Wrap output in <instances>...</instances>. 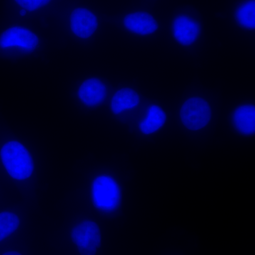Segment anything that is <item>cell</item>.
<instances>
[{"instance_id": "cell-11", "label": "cell", "mask_w": 255, "mask_h": 255, "mask_svg": "<svg viewBox=\"0 0 255 255\" xmlns=\"http://www.w3.org/2000/svg\"><path fill=\"white\" fill-rule=\"evenodd\" d=\"M167 115L161 106L149 105L138 123V129L142 134L150 135L158 132L165 125Z\"/></svg>"}, {"instance_id": "cell-3", "label": "cell", "mask_w": 255, "mask_h": 255, "mask_svg": "<svg viewBox=\"0 0 255 255\" xmlns=\"http://www.w3.org/2000/svg\"><path fill=\"white\" fill-rule=\"evenodd\" d=\"M212 116V107L209 101L201 96L188 97L179 109L182 125L191 131H199L207 127Z\"/></svg>"}, {"instance_id": "cell-9", "label": "cell", "mask_w": 255, "mask_h": 255, "mask_svg": "<svg viewBox=\"0 0 255 255\" xmlns=\"http://www.w3.org/2000/svg\"><path fill=\"white\" fill-rule=\"evenodd\" d=\"M78 100L87 108H97L108 98L109 89L102 79L90 78L80 84L77 92Z\"/></svg>"}, {"instance_id": "cell-14", "label": "cell", "mask_w": 255, "mask_h": 255, "mask_svg": "<svg viewBox=\"0 0 255 255\" xmlns=\"http://www.w3.org/2000/svg\"><path fill=\"white\" fill-rule=\"evenodd\" d=\"M21 224L19 216L11 211L0 212V243L11 237L18 231Z\"/></svg>"}, {"instance_id": "cell-13", "label": "cell", "mask_w": 255, "mask_h": 255, "mask_svg": "<svg viewBox=\"0 0 255 255\" xmlns=\"http://www.w3.org/2000/svg\"><path fill=\"white\" fill-rule=\"evenodd\" d=\"M235 21L242 29H255V0H245L235 10Z\"/></svg>"}, {"instance_id": "cell-4", "label": "cell", "mask_w": 255, "mask_h": 255, "mask_svg": "<svg viewBox=\"0 0 255 255\" xmlns=\"http://www.w3.org/2000/svg\"><path fill=\"white\" fill-rule=\"evenodd\" d=\"M70 238L80 255H96L102 244L100 226L92 220H83L75 225Z\"/></svg>"}, {"instance_id": "cell-6", "label": "cell", "mask_w": 255, "mask_h": 255, "mask_svg": "<svg viewBox=\"0 0 255 255\" xmlns=\"http://www.w3.org/2000/svg\"><path fill=\"white\" fill-rule=\"evenodd\" d=\"M170 30L174 41L184 48L194 46L202 33L200 22L188 14H179L174 16L171 23Z\"/></svg>"}, {"instance_id": "cell-8", "label": "cell", "mask_w": 255, "mask_h": 255, "mask_svg": "<svg viewBox=\"0 0 255 255\" xmlns=\"http://www.w3.org/2000/svg\"><path fill=\"white\" fill-rule=\"evenodd\" d=\"M70 31L74 36L82 40L89 39L95 34L100 26L97 15L85 7H78L72 11L69 18Z\"/></svg>"}, {"instance_id": "cell-10", "label": "cell", "mask_w": 255, "mask_h": 255, "mask_svg": "<svg viewBox=\"0 0 255 255\" xmlns=\"http://www.w3.org/2000/svg\"><path fill=\"white\" fill-rule=\"evenodd\" d=\"M141 103V97L135 89L130 87L119 88L110 99V110L115 116H120L136 110Z\"/></svg>"}, {"instance_id": "cell-2", "label": "cell", "mask_w": 255, "mask_h": 255, "mask_svg": "<svg viewBox=\"0 0 255 255\" xmlns=\"http://www.w3.org/2000/svg\"><path fill=\"white\" fill-rule=\"evenodd\" d=\"M90 196L94 207L105 214L115 212L122 204V188L117 179L110 174H99L94 178Z\"/></svg>"}, {"instance_id": "cell-5", "label": "cell", "mask_w": 255, "mask_h": 255, "mask_svg": "<svg viewBox=\"0 0 255 255\" xmlns=\"http://www.w3.org/2000/svg\"><path fill=\"white\" fill-rule=\"evenodd\" d=\"M39 43L36 33L24 26H11L0 35V48L2 50L31 53L38 48Z\"/></svg>"}, {"instance_id": "cell-1", "label": "cell", "mask_w": 255, "mask_h": 255, "mask_svg": "<svg viewBox=\"0 0 255 255\" xmlns=\"http://www.w3.org/2000/svg\"><path fill=\"white\" fill-rule=\"evenodd\" d=\"M0 161L11 179L23 182L34 173L33 155L24 144L16 140H8L0 148Z\"/></svg>"}, {"instance_id": "cell-12", "label": "cell", "mask_w": 255, "mask_h": 255, "mask_svg": "<svg viewBox=\"0 0 255 255\" xmlns=\"http://www.w3.org/2000/svg\"><path fill=\"white\" fill-rule=\"evenodd\" d=\"M232 124L236 131L245 136L255 132V107L253 104H242L232 114Z\"/></svg>"}, {"instance_id": "cell-7", "label": "cell", "mask_w": 255, "mask_h": 255, "mask_svg": "<svg viewBox=\"0 0 255 255\" xmlns=\"http://www.w3.org/2000/svg\"><path fill=\"white\" fill-rule=\"evenodd\" d=\"M126 31L139 37H148L155 34L159 29L157 18L144 10L132 11L126 14L122 20Z\"/></svg>"}, {"instance_id": "cell-16", "label": "cell", "mask_w": 255, "mask_h": 255, "mask_svg": "<svg viewBox=\"0 0 255 255\" xmlns=\"http://www.w3.org/2000/svg\"><path fill=\"white\" fill-rule=\"evenodd\" d=\"M1 255H23L19 252L16 251H9L5 252V253H3Z\"/></svg>"}, {"instance_id": "cell-15", "label": "cell", "mask_w": 255, "mask_h": 255, "mask_svg": "<svg viewBox=\"0 0 255 255\" xmlns=\"http://www.w3.org/2000/svg\"><path fill=\"white\" fill-rule=\"evenodd\" d=\"M14 2L26 12H32L47 6L52 0H14Z\"/></svg>"}]
</instances>
